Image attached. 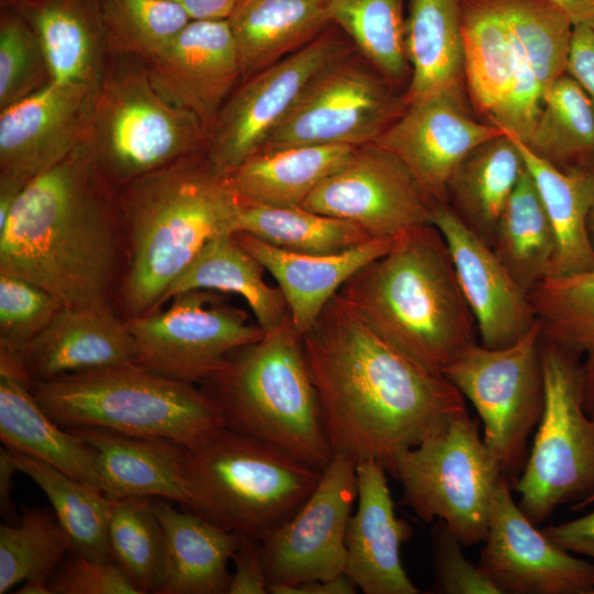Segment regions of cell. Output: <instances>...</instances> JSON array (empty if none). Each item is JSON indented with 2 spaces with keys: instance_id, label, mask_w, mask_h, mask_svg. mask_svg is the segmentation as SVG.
Instances as JSON below:
<instances>
[{
  "instance_id": "obj_19",
  "label": "cell",
  "mask_w": 594,
  "mask_h": 594,
  "mask_svg": "<svg viewBox=\"0 0 594 594\" xmlns=\"http://www.w3.org/2000/svg\"><path fill=\"white\" fill-rule=\"evenodd\" d=\"M96 88L51 80L0 110V174L29 183L86 141Z\"/></svg>"
},
{
  "instance_id": "obj_39",
  "label": "cell",
  "mask_w": 594,
  "mask_h": 594,
  "mask_svg": "<svg viewBox=\"0 0 594 594\" xmlns=\"http://www.w3.org/2000/svg\"><path fill=\"white\" fill-rule=\"evenodd\" d=\"M73 549L72 540L55 513L24 507L15 524L0 526V594H51L47 581Z\"/></svg>"
},
{
  "instance_id": "obj_35",
  "label": "cell",
  "mask_w": 594,
  "mask_h": 594,
  "mask_svg": "<svg viewBox=\"0 0 594 594\" xmlns=\"http://www.w3.org/2000/svg\"><path fill=\"white\" fill-rule=\"evenodd\" d=\"M512 136L524 156L553 230L556 253L549 276L594 272V248L586 228L594 173L560 170Z\"/></svg>"
},
{
  "instance_id": "obj_42",
  "label": "cell",
  "mask_w": 594,
  "mask_h": 594,
  "mask_svg": "<svg viewBox=\"0 0 594 594\" xmlns=\"http://www.w3.org/2000/svg\"><path fill=\"white\" fill-rule=\"evenodd\" d=\"M406 0H330L331 23L358 53L397 86L409 81L406 47Z\"/></svg>"
},
{
  "instance_id": "obj_26",
  "label": "cell",
  "mask_w": 594,
  "mask_h": 594,
  "mask_svg": "<svg viewBox=\"0 0 594 594\" xmlns=\"http://www.w3.org/2000/svg\"><path fill=\"white\" fill-rule=\"evenodd\" d=\"M98 454L101 491L111 499L158 497L188 507L186 446L166 438L135 437L100 428H67Z\"/></svg>"
},
{
  "instance_id": "obj_28",
  "label": "cell",
  "mask_w": 594,
  "mask_h": 594,
  "mask_svg": "<svg viewBox=\"0 0 594 594\" xmlns=\"http://www.w3.org/2000/svg\"><path fill=\"white\" fill-rule=\"evenodd\" d=\"M152 506L167 551V578L160 594H228L232 576L228 563L240 535L164 498L153 497Z\"/></svg>"
},
{
  "instance_id": "obj_4",
  "label": "cell",
  "mask_w": 594,
  "mask_h": 594,
  "mask_svg": "<svg viewBox=\"0 0 594 594\" xmlns=\"http://www.w3.org/2000/svg\"><path fill=\"white\" fill-rule=\"evenodd\" d=\"M338 296L377 334L424 369L442 374L476 342V323L441 232L408 230L353 274Z\"/></svg>"
},
{
  "instance_id": "obj_13",
  "label": "cell",
  "mask_w": 594,
  "mask_h": 594,
  "mask_svg": "<svg viewBox=\"0 0 594 594\" xmlns=\"http://www.w3.org/2000/svg\"><path fill=\"white\" fill-rule=\"evenodd\" d=\"M358 52L334 24L300 50L241 81L208 131L205 154L230 173L257 153L289 117L311 82Z\"/></svg>"
},
{
  "instance_id": "obj_53",
  "label": "cell",
  "mask_w": 594,
  "mask_h": 594,
  "mask_svg": "<svg viewBox=\"0 0 594 594\" xmlns=\"http://www.w3.org/2000/svg\"><path fill=\"white\" fill-rule=\"evenodd\" d=\"M356 592V585L344 573L297 585H271L268 587L270 594H355Z\"/></svg>"
},
{
  "instance_id": "obj_32",
  "label": "cell",
  "mask_w": 594,
  "mask_h": 594,
  "mask_svg": "<svg viewBox=\"0 0 594 594\" xmlns=\"http://www.w3.org/2000/svg\"><path fill=\"white\" fill-rule=\"evenodd\" d=\"M406 47L410 78L407 105L451 88L464 87L461 0H408Z\"/></svg>"
},
{
  "instance_id": "obj_38",
  "label": "cell",
  "mask_w": 594,
  "mask_h": 594,
  "mask_svg": "<svg viewBox=\"0 0 594 594\" xmlns=\"http://www.w3.org/2000/svg\"><path fill=\"white\" fill-rule=\"evenodd\" d=\"M492 249L527 294L550 274L556 239L527 167L501 216Z\"/></svg>"
},
{
  "instance_id": "obj_46",
  "label": "cell",
  "mask_w": 594,
  "mask_h": 594,
  "mask_svg": "<svg viewBox=\"0 0 594 594\" xmlns=\"http://www.w3.org/2000/svg\"><path fill=\"white\" fill-rule=\"evenodd\" d=\"M51 81L41 43L23 15L11 6L0 19V110Z\"/></svg>"
},
{
  "instance_id": "obj_31",
  "label": "cell",
  "mask_w": 594,
  "mask_h": 594,
  "mask_svg": "<svg viewBox=\"0 0 594 594\" xmlns=\"http://www.w3.org/2000/svg\"><path fill=\"white\" fill-rule=\"evenodd\" d=\"M355 148L308 144L262 150L228 173V180L243 199L277 207L300 206Z\"/></svg>"
},
{
  "instance_id": "obj_17",
  "label": "cell",
  "mask_w": 594,
  "mask_h": 594,
  "mask_svg": "<svg viewBox=\"0 0 594 594\" xmlns=\"http://www.w3.org/2000/svg\"><path fill=\"white\" fill-rule=\"evenodd\" d=\"M480 570L502 594H594V562L571 554L514 501L509 477L495 486Z\"/></svg>"
},
{
  "instance_id": "obj_54",
  "label": "cell",
  "mask_w": 594,
  "mask_h": 594,
  "mask_svg": "<svg viewBox=\"0 0 594 594\" xmlns=\"http://www.w3.org/2000/svg\"><path fill=\"white\" fill-rule=\"evenodd\" d=\"M18 471L10 450L1 448L0 450V513L7 524H15L19 520L11 495L13 491V476Z\"/></svg>"
},
{
  "instance_id": "obj_14",
  "label": "cell",
  "mask_w": 594,
  "mask_h": 594,
  "mask_svg": "<svg viewBox=\"0 0 594 594\" xmlns=\"http://www.w3.org/2000/svg\"><path fill=\"white\" fill-rule=\"evenodd\" d=\"M358 52L322 72L260 150L373 143L403 113V92Z\"/></svg>"
},
{
  "instance_id": "obj_15",
  "label": "cell",
  "mask_w": 594,
  "mask_h": 594,
  "mask_svg": "<svg viewBox=\"0 0 594 594\" xmlns=\"http://www.w3.org/2000/svg\"><path fill=\"white\" fill-rule=\"evenodd\" d=\"M358 461L336 452L302 505L262 539L271 585H297L344 573L345 532L358 496Z\"/></svg>"
},
{
  "instance_id": "obj_43",
  "label": "cell",
  "mask_w": 594,
  "mask_h": 594,
  "mask_svg": "<svg viewBox=\"0 0 594 594\" xmlns=\"http://www.w3.org/2000/svg\"><path fill=\"white\" fill-rule=\"evenodd\" d=\"M508 23L517 70L539 84L543 97L566 74L573 24L546 0H497Z\"/></svg>"
},
{
  "instance_id": "obj_58",
  "label": "cell",
  "mask_w": 594,
  "mask_h": 594,
  "mask_svg": "<svg viewBox=\"0 0 594 594\" xmlns=\"http://www.w3.org/2000/svg\"><path fill=\"white\" fill-rule=\"evenodd\" d=\"M586 228L590 241L592 243V246L594 248V193L592 202L588 209L587 219H586Z\"/></svg>"
},
{
  "instance_id": "obj_44",
  "label": "cell",
  "mask_w": 594,
  "mask_h": 594,
  "mask_svg": "<svg viewBox=\"0 0 594 594\" xmlns=\"http://www.w3.org/2000/svg\"><path fill=\"white\" fill-rule=\"evenodd\" d=\"M152 498L113 499L108 528L110 557L139 594H160L167 578L165 536Z\"/></svg>"
},
{
  "instance_id": "obj_8",
  "label": "cell",
  "mask_w": 594,
  "mask_h": 594,
  "mask_svg": "<svg viewBox=\"0 0 594 594\" xmlns=\"http://www.w3.org/2000/svg\"><path fill=\"white\" fill-rule=\"evenodd\" d=\"M95 90L89 139L118 188L182 157L205 152L208 131L191 112L168 101L146 64L113 53Z\"/></svg>"
},
{
  "instance_id": "obj_21",
  "label": "cell",
  "mask_w": 594,
  "mask_h": 594,
  "mask_svg": "<svg viewBox=\"0 0 594 594\" xmlns=\"http://www.w3.org/2000/svg\"><path fill=\"white\" fill-rule=\"evenodd\" d=\"M145 64L155 88L175 106L194 113L207 131L242 81L228 19L191 20Z\"/></svg>"
},
{
  "instance_id": "obj_33",
  "label": "cell",
  "mask_w": 594,
  "mask_h": 594,
  "mask_svg": "<svg viewBox=\"0 0 594 594\" xmlns=\"http://www.w3.org/2000/svg\"><path fill=\"white\" fill-rule=\"evenodd\" d=\"M460 12L465 91L488 122L514 84V40L497 0H461Z\"/></svg>"
},
{
  "instance_id": "obj_11",
  "label": "cell",
  "mask_w": 594,
  "mask_h": 594,
  "mask_svg": "<svg viewBox=\"0 0 594 594\" xmlns=\"http://www.w3.org/2000/svg\"><path fill=\"white\" fill-rule=\"evenodd\" d=\"M442 375L475 408L484 443L502 473L517 476L528 457V438L544 409L539 321L508 346L488 349L473 343Z\"/></svg>"
},
{
  "instance_id": "obj_1",
  "label": "cell",
  "mask_w": 594,
  "mask_h": 594,
  "mask_svg": "<svg viewBox=\"0 0 594 594\" xmlns=\"http://www.w3.org/2000/svg\"><path fill=\"white\" fill-rule=\"evenodd\" d=\"M301 349L333 453L386 470L468 411L449 380L388 343L338 294L301 336Z\"/></svg>"
},
{
  "instance_id": "obj_29",
  "label": "cell",
  "mask_w": 594,
  "mask_h": 594,
  "mask_svg": "<svg viewBox=\"0 0 594 594\" xmlns=\"http://www.w3.org/2000/svg\"><path fill=\"white\" fill-rule=\"evenodd\" d=\"M330 0H238L228 22L242 81L300 50L332 23Z\"/></svg>"
},
{
  "instance_id": "obj_7",
  "label": "cell",
  "mask_w": 594,
  "mask_h": 594,
  "mask_svg": "<svg viewBox=\"0 0 594 594\" xmlns=\"http://www.w3.org/2000/svg\"><path fill=\"white\" fill-rule=\"evenodd\" d=\"M322 471L221 427L186 446V509L239 535L263 539L302 505Z\"/></svg>"
},
{
  "instance_id": "obj_50",
  "label": "cell",
  "mask_w": 594,
  "mask_h": 594,
  "mask_svg": "<svg viewBox=\"0 0 594 594\" xmlns=\"http://www.w3.org/2000/svg\"><path fill=\"white\" fill-rule=\"evenodd\" d=\"M232 560L235 569L231 576L228 594L268 593V579L261 539L240 535V542Z\"/></svg>"
},
{
  "instance_id": "obj_51",
  "label": "cell",
  "mask_w": 594,
  "mask_h": 594,
  "mask_svg": "<svg viewBox=\"0 0 594 594\" xmlns=\"http://www.w3.org/2000/svg\"><path fill=\"white\" fill-rule=\"evenodd\" d=\"M541 530L562 549L588 557L594 562V509L579 518L549 525Z\"/></svg>"
},
{
  "instance_id": "obj_10",
  "label": "cell",
  "mask_w": 594,
  "mask_h": 594,
  "mask_svg": "<svg viewBox=\"0 0 594 594\" xmlns=\"http://www.w3.org/2000/svg\"><path fill=\"white\" fill-rule=\"evenodd\" d=\"M386 471L402 485L400 504L425 522L444 521L463 546L485 540L502 470L477 419L453 418L420 444L398 453Z\"/></svg>"
},
{
  "instance_id": "obj_57",
  "label": "cell",
  "mask_w": 594,
  "mask_h": 594,
  "mask_svg": "<svg viewBox=\"0 0 594 594\" xmlns=\"http://www.w3.org/2000/svg\"><path fill=\"white\" fill-rule=\"evenodd\" d=\"M26 185L28 182L0 174V229L4 227L16 199Z\"/></svg>"
},
{
  "instance_id": "obj_49",
  "label": "cell",
  "mask_w": 594,
  "mask_h": 594,
  "mask_svg": "<svg viewBox=\"0 0 594 594\" xmlns=\"http://www.w3.org/2000/svg\"><path fill=\"white\" fill-rule=\"evenodd\" d=\"M47 587L51 594H139L112 559H90L73 549L51 574Z\"/></svg>"
},
{
  "instance_id": "obj_41",
  "label": "cell",
  "mask_w": 594,
  "mask_h": 594,
  "mask_svg": "<svg viewBox=\"0 0 594 594\" xmlns=\"http://www.w3.org/2000/svg\"><path fill=\"white\" fill-rule=\"evenodd\" d=\"M10 453L18 471L33 480L48 498L73 550L90 559H111L108 528L113 499L46 462L11 450Z\"/></svg>"
},
{
  "instance_id": "obj_27",
  "label": "cell",
  "mask_w": 594,
  "mask_h": 594,
  "mask_svg": "<svg viewBox=\"0 0 594 594\" xmlns=\"http://www.w3.org/2000/svg\"><path fill=\"white\" fill-rule=\"evenodd\" d=\"M35 32L51 80L97 86L109 51L102 0H15Z\"/></svg>"
},
{
  "instance_id": "obj_34",
  "label": "cell",
  "mask_w": 594,
  "mask_h": 594,
  "mask_svg": "<svg viewBox=\"0 0 594 594\" xmlns=\"http://www.w3.org/2000/svg\"><path fill=\"white\" fill-rule=\"evenodd\" d=\"M264 271L234 233H223L211 239L177 276L162 305L190 289L232 293L245 299L257 324L270 331L289 317V309L280 288L264 280Z\"/></svg>"
},
{
  "instance_id": "obj_23",
  "label": "cell",
  "mask_w": 594,
  "mask_h": 594,
  "mask_svg": "<svg viewBox=\"0 0 594 594\" xmlns=\"http://www.w3.org/2000/svg\"><path fill=\"white\" fill-rule=\"evenodd\" d=\"M9 351L29 385L67 373L136 363L127 321L113 306L62 307L33 340Z\"/></svg>"
},
{
  "instance_id": "obj_37",
  "label": "cell",
  "mask_w": 594,
  "mask_h": 594,
  "mask_svg": "<svg viewBox=\"0 0 594 594\" xmlns=\"http://www.w3.org/2000/svg\"><path fill=\"white\" fill-rule=\"evenodd\" d=\"M522 143L560 170L594 173V102L569 74L548 89Z\"/></svg>"
},
{
  "instance_id": "obj_56",
  "label": "cell",
  "mask_w": 594,
  "mask_h": 594,
  "mask_svg": "<svg viewBox=\"0 0 594 594\" xmlns=\"http://www.w3.org/2000/svg\"><path fill=\"white\" fill-rule=\"evenodd\" d=\"M560 9L573 26L585 25L594 29V0H546Z\"/></svg>"
},
{
  "instance_id": "obj_16",
  "label": "cell",
  "mask_w": 594,
  "mask_h": 594,
  "mask_svg": "<svg viewBox=\"0 0 594 594\" xmlns=\"http://www.w3.org/2000/svg\"><path fill=\"white\" fill-rule=\"evenodd\" d=\"M435 206L409 168L375 143L356 147L300 205L352 221L371 238L393 240L413 228L431 224Z\"/></svg>"
},
{
  "instance_id": "obj_30",
  "label": "cell",
  "mask_w": 594,
  "mask_h": 594,
  "mask_svg": "<svg viewBox=\"0 0 594 594\" xmlns=\"http://www.w3.org/2000/svg\"><path fill=\"white\" fill-rule=\"evenodd\" d=\"M525 169L517 142L504 132L476 146L460 162L448 185V205L492 246L501 216Z\"/></svg>"
},
{
  "instance_id": "obj_6",
  "label": "cell",
  "mask_w": 594,
  "mask_h": 594,
  "mask_svg": "<svg viewBox=\"0 0 594 594\" xmlns=\"http://www.w3.org/2000/svg\"><path fill=\"white\" fill-rule=\"evenodd\" d=\"M40 407L64 428H100L190 446L226 427L198 385L138 363L89 369L29 385Z\"/></svg>"
},
{
  "instance_id": "obj_25",
  "label": "cell",
  "mask_w": 594,
  "mask_h": 594,
  "mask_svg": "<svg viewBox=\"0 0 594 594\" xmlns=\"http://www.w3.org/2000/svg\"><path fill=\"white\" fill-rule=\"evenodd\" d=\"M234 235L276 279L300 336L341 286L360 268L388 252L395 240L374 238L337 254H301L275 248L248 233Z\"/></svg>"
},
{
  "instance_id": "obj_22",
  "label": "cell",
  "mask_w": 594,
  "mask_h": 594,
  "mask_svg": "<svg viewBox=\"0 0 594 594\" xmlns=\"http://www.w3.org/2000/svg\"><path fill=\"white\" fill-rule=\"evenodd\" d=\"M386 472L377 461L356 464L358 507L345 532L344 574L364 594H419L400 559L413 530L395 514Z\"/></svg>"
},
{
  "instance_id": "obj_2",
  "label": "cell",
  "mask_w": 594,
  "mask_h": 594,
  "mask_svg": "<svg viewBox=\"0 0 594 594\" xmlns=\"http://www.w3.org/2000/svg\"><path fill=\"white\" fill-rule=\"evenodd\" d=\"M122 256L118 187L89 138L28 183L0 229V273L40 286L63 307L112 306Z\"/></svg>"
},
{
  "instance_id": "obj_52",
  "label": "cell",
  "mask_w": 594,
  "mask_h": 594,
  "mask_svg": "<svg viewBox=\"0 0 594 594\" xmlns=\"http://www.w3.org/2000/svg\"><path fill=\"white\" fill-rule=\"evenodd\" d=\"M566 74L580 84L594 102V29L573 26Z\"/></svg>"
},
{
  "instance_id": "obj_20",
  "label": "cell",
  "mask_w": 594,
  "mask_h": 594,
  "mask_svg": "<svg viewBox=\"0 0 594 594\" xmlns=\"http://www.w3.org/2000/svg\"><path fill=\"white\" fill-rule=\"evenodd\" d=\"M430 223L446 240L481 344L501 349L522 338L538 321L535 309L529 295L516 283L492 246L472 232L449 205L437 204Z\"/></svg>"
},
{
  "instance_id": "obj_5",
  "label": "cell",
  "mask_w": 594,
  "mask_h": 594,
  "mask_svg": "<svg viewBox=\"0 0 594 594\" xmlns=\"http://www.w3.org/2000/svg\"><path fill=\"white\" fill-rule=\"evenodd\" d=\"M224 426L323 471L333 457L315 386L290 315L256 342L231 353L199 385Z\"/></svg>"
},
{
  "instance_id": "obj_45",
  "label": "cell",
  "mask_w": 594,
  "mask_h": 594,
  "mask_svg": "<svg viewBox=\"0 0 594 594\" xmlns=\"http://www.w3.org/2000/svg\"><path fill=\"white\" fill-rule=\"evenodd\" d=\"M107 38L112 53L150 62L191 21L168 0H102Z\"/></svg>"
},
{
  "instance_id": "obj_12",
  "label": "cell",
  "mask_w": 594,
  "mask_h": 594,
  "mask_svg": "<svg viewBox=\"0 0 594 594\" xmlns=\"http://www.w3.org/2000/svg\"><path fill=\"white\" fill-rule=\"evenodd\" d=\"M170 299L165 310L125 319L135 362L153 372L200 385L231 353L264 336L245 310L226 302L219 292L190 289Z\"/></svg>"
},
{
  "instance_id": "obj_3",
  "label": "cell",
  "mask_w": 594,
  "mask_h": 594,
  "mask_svg": "<svg viewBox=\"0 0 594 594\" xmlns=\"http://www.w3.org/2000/svg\"><path fill=\"white\" fill-rule=\"evenodd\" d=\"M118 196L124 266L117 297L124 319L158 310L200 250L238 229L240 197L205 152L133 179Z\"/></svg>"
},
{
  "instance_id": "obj_47",
  "label": "cell",
  "mask_w": 594,
  "mask_h": 594,
  "mask_svg": "<svg viewBox=\"0 0 594 594\" xmlns=\"http://www.w3.org/2000/svg\"><path fill=\"white\" fill-rule=\"evenodd\" d=\"M62 307L40 286L0 273V348L19 350L41 333Z\"/></svg>"
},
{
  "instance_id": "obj_36",
  "label": "cell",
  "mask_w": 594,
  "mask_h": 594,
  "mask_svg": "<svg viewBox=\"0 0 594 594\" xmlns=\"http://www.w3.org/2000/svg\"><path fill=\"white\" fill-rule=\"evenodd\" d=\"M528 295L541 338L579 360L583 407L594 417V272L547 276Z\"/></svg>"
},
{
  "instance_id": "obj_9",
  "label": "cell",
  "mask_w": 594,
  "mask_h": 594,
  "mask_svg": "<svg viewBox=\"0 0 594 594\" xmlns=\"http://www.w3.org/2000/svg\"><path fill=\"white\" fill-rule=\"evenodd\" d=\"M544 409L519 477V507L536 525L559 506L594 503V417L582 403L580 362L541 338Z\"/></svg>"
},
{
  "instance_id": "obj_24",
  "label": "cell",
  "mask_w": 594,
  "mask_h": 594,
  "mask_svg": "<svg viewBox=\"0 0 594 594\" xmlns=\"http://www.w3.org/2000/svg\"><path fill=\"white\" fill-rule=\"evenodd\" d=\"M0 439L9 450L46 462L101 491L96 450L40 407L6 349H0Z\"/></svg>"
},
{
  "instance_id": "obj_18",
  "label": "cell",
  "mask_w": 594,
  "mask_h": 594,
  "mask_svg": "<svg viewBox=\"0 0 594 594\" xmlns=\"http://www.w3.org/2000/svg\"><path fill=\"white\" fill-rule=\"evenodd\" d=\"M465 95V88H451L407 105L373 142L395 154L436 205H448V185L460 162L505 132L477 120Z\"/></svg>"
},
{
  "instance_id": "obj_48",
  "label": "cell",
  "mask_w": 594,
  "mask_h": 594,
  "mask_svg": "<svg viewBox=\"0 0 594 594\" xmlns=\"http://www.w3.org/2000/svg\"><path fill=\"white\" fill-rule=\"evenodd\" d=\"M436 594H502L499 588L463 554L461 541L448 525L437 519L431 527Z\"/></svg>"
},
{
  "instance_id": "obj_55",
  "label": "cell",
  "mask_w": 594,
  "mask_h": 594,
  "mask_svg": "<svg viewBox=\"0 0 594 594\" xmlns=\"http://www.w3.org/2000/svg\"><path fill=\"white\" fill-rule=\"evenodd\" d=\"M182 8L190 20H224L238 0H168Z\"/></svg>"
},
{
  "instance_id": "obj_59",
  "label": "cell",
  "mask_w": 594,
  "mask_h": 594,
  "mask_svg": "<svg viewBox=\"0 0 594 594\" xmlns=\"http://www.w3.org/2000/svg\"><path fill=\"white\" fill-rule=\"evenodd\" d=\"M13 1H15V0H1V2H2V3L4 2L6 4H7V3H10V2H13Z\"/></svg>"
},
{
  "instance_id": "obj_40",
  "label": "cell",
  "mask_w": 594,
  "mask_h": 594,
  "mask_svg": "<svg viewBox=\"0 0 594 594\" xmlns=\"http://www.w3.org/2000/svg\"><path fill=\"white\" fill-rule=\"evenodd\" d=\"M237 232L301 254H337L371 239L359 224L300 206L277 207L240 197Z\"/></svg>"
}]
</instances>
